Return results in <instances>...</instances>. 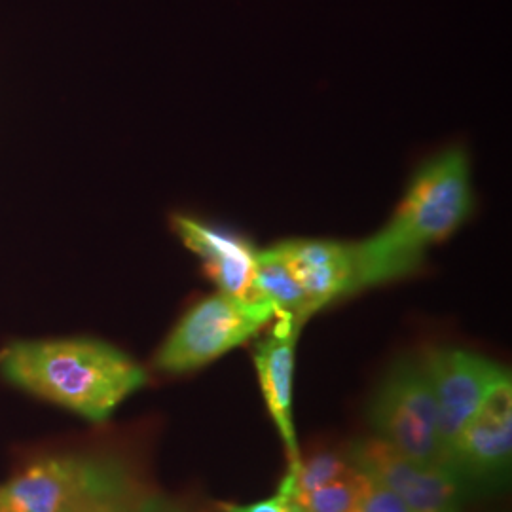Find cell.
Masks as SVG:
<instances>
[{
	"label": "cell",
	"instance_id": "obj_1",
	"mask_svg": "<svg viewBox=\"0 0 512 512\" xmlns=\"http://www.w3.org/2000/svg\"><path fill=\"white\" fill-rule=\"evenodd\" d=\"M475 211L471 164L452 147L421 165L384 226L353 243V293L416 274L431 247L456 234Z\"/></svg>",
	"mask_w": 512,
	"mask_h": 512
},
{
	"label": "cell",
	"instance_id": "obj_2",
	"mask_svg": "<svg viewBox=\"0 0 512 512\" xmlns=\"http://www.w3.org/2000/svg\"><path fill=\"white\" fill-rule=\"evenodd\" d=\"M4 380L93 423L147 384L143 366L101 340L16 342L0 351Z\"/></svg>",
	"mask_w": 512,
	"mask_h": 512
},
{
	"label": "cell",
	"instance_id": "obj_3",
	"mask_svg": "<svg viewBox=\"0 0 512 512\" xmlns=\"http://www.w3.org/2000/svg\"><path fill=\"white\" fill-rule=\"evenodd\" d=\"M275 319L268 302L215 293L186 311L165 338L154 366L167 374H184L207 366L228 351L247 344Z\"/></svg>",
	"mask_w": 512,
	"mask_h": 512
},
{
	"label": "cell",
	"instance_id": "obj_4",
	"mask_svg": "<svg viewBox=\"0 0 512 512\" xmlns=\"http://www.w3.org/2000/svg\"><path fill=\"white\" fill-rule=\"evenodd\" d=\"M368 420L376 437L406 458L444 465L439 408L420 357H401L389 366Z\"/></svg>",
	"mask_w": 512,
	"mask_h": 512
},
{
	"label": "cell",
	"instance_id": "obj_5",
	"mask_svg": "<svg viewBox=\"0 0 512 512\" xmlns=\"http://www.w3.org/2000/svg\"><path fill=\"white\" fill-rule=\"evenodd\" d=\"M348 458L414 512H461L465 484L446 465L406 458L378 437L353 442Z\"/></svg>",
	"mask_w": 512,
	"mask_h": 512
},
{
	"label": "cell",
	"instance_id": "obj_6",
	"mask_svg": "<svg viewBox=\"0 0 512 512\" xmlns=\"http://www.w3.org/2000/svg\"><path fill=\"white\" fill-rule=\"evenodd\" d=\"M420 361L439 408L440 440L446 465L459 433L495 382L509 370L484 355L461 348L425 349Z\"/></svg>",
	"mask_w": 512,
	"mask_h": 512
},
{
	"label": "cell",
	"instance_id": "obj_7",
	"mask_svg": "<svg viewBox=\"0 0 512 512\" xmlns=\"http://www.w3.org/2000/svg\"><path fill=\"white\" fill-rule=\"evenodd\" d=\"M512 380L503 374L452 446L446 467L463 484L503 482L511 473Z\"/></svg>",
	"mask_w": 512,
	"mask_h": 512
},
{
	"label": "cell",
	"instance_id": "obj_8",
	"mask_svg": "<svg viewBox=\"0 0 512 512\" xmlns=\"http://www.w3.org/2000/svg\"><path fill=\"white\" fill-rule=\"evenodd\" d=\"M173 226L184 245L200 256L205 274L219 287L220 293L243 300H260L255 289L258 249L249 239L192 217H175Z\"/></svg>",
	"mask_w": 512,
	"mask_h": 512
},
{
	"label": "cell",
	"instance_id": "obj_9",
	"mask_svg": "<svg viewBox=\"0 0 512 512\" xmlns=\"http://www.w3.org/2000/svg\"><path fill=\"white\" fill-rule=\"evenodd\" d=\"M302 327L304 325L289 319H277L274 329L256 344L255 349L256 376L262 397L291 463H298L302 459L293 416L296 344Z\"/></svg>",
	"mask_w": 512,
	"mask_h": 512
},
{
	"label": "cell",
	"instance_id": "obj_10",
	"mask_svg": "<svg viewBox=\"0 0 512 512\" xmlns=\"http://www.w3.org/2000/svg\"><path fill=\"white\" fill-rule=\"evenodd\" d=\"M317 313L353 294V249L332 239H287L275 243Z\"/></svg>",
	"mask_w": 512,
	"mask_h": 512
},
{
	"label": "cell",
	"instance_id": "obj_11",
	"mask_svg": "<svg viewBox=\"0 0 512 512\" xmlns=\"http://www.w3.org/2000/svg\"><path fill=\"white\" fill-rule=\"evenodd\" d=\"M88 458L59 456L29 465L0 484V512H59L82 480Z\"/></svg>",
	"mask_w": 512,
	"mask_h": 512
},
{
	"label": "cell",
	"instance_id": "obj_12",
	"mask_svg": "<svg viewBox=\"0 0 512 512\" xmlns=\"http://www.w3.org/2000/svg\"><path fill=\"white\" fill-rule=\"evenodd\" d=\"M255 289L258 298L274 308L277 319H289L304 325L313 315L308 296L277 245L258 249Z\"/></svg>",
	"mask_w": 512,
	"mask_h": 512
},
{
	"label": "cell",
	"instance_id": "obj_13",
	"mask_svg": "<svg viewBox=\"0 0 512 512\" xmlns=\"http://www.w3.org/2000/svg\"><path fill=\"white\" fill-rule=\"evenodd\" d=\"M370 478L357 471L296 497L298 512H357Z\"/></svg>",
	"mask_w": 512,
	"mask_h": 512
},
{
	"label": "cell",
	"instance_id": "obj_14",
	"mask_svg": "<svg viewBox=\"0 0 512 512\" xmlns=\"http://www.w3.org/2000/svg\"><path fill=\"white\" fill-rule=\"evenodd\" d=\"M137 492L124 465L112 459H97L95 512H133Z\"/></svg>",
	"mask_w": 512,
	"mask_h": 512
},
{
	"label": "cell",
	"instance_id": "obj_15",
	"mask_svg": "<svg viewBox=\"0 0 512 512\" xmlns=\"http://www.w3.org/2000/svg\"><path fill=\"white\" fill-rule=\"evenodd\" d=\"M294 473V488L296 497L317 490L338 478L353 475L359 469L351 463V459L336 452H317L311 458L300 459L298 463L289 465Z\"/></svg>",
	"mask_w": 512,
	"mask_h": 512
},
{
	"label": "cell",
	"instance_id": "obj_16",
	"mask_svg": "<svg viewBox=\"0 0 512 512\" xmlns=\"http://www.w3.org/2000/svg\"><path fill=\"white\" fill-rule=\"evenodd\" d=\"M222 512H298L296 511V488H294V473L289 467L287 475L281 480L277 492L272 497L251 503V505H238V503H219Z\"/></svg>",
	"mask_w": 512,
	"mask_h": 512
},
{
	"label": "cell",
	"instance_id": "obj_17",
	"mask_svg": "<svg viewBox=\"0 0 512 512\" xmlns=\"http://www.w3.org/2000/svg\"><path fill=\"white\" fill-rule=\"evenodd\" d=\"M370 478V476H368ZM357 512H414L399 495L393 494L384 484L370 478L365 495Z\"/></svg>",
	"mask_w": 512,
	"mask_h": 512
},
{
	"label": "cell",
	"instance_id": "obj_18",
	"mask_svg": "<svg viewBox=\"0 0 512 512\" xmlns=\"http://www.w3.org/2000/svg\"><path fill=\"white\" fill-rule=\"evenodd\" d=\"M95 469L97 459H88L82 480L59 512H95Z\"/></svg>",
	"mask_w": 512,
	"mask_h": 512
},
{
	"label": "cell",
	"instance_id": "obj_19",
	"mask_svg": "<svg viewBox=\"0 0 512 512\" xmlns=\"http://www.w3.org/2000/svg\"><path fill=\"white\" fill-rule=\"evenodd\" d=\"M133 512H186L162 495H139L133 503Z\"/></svg>",
	"mask_w": 512,
	"mask_h": 512
}]
</instances>
